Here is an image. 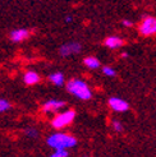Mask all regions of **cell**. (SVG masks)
<instances>
[{"label":"cell","mask_w":156,"mask_h":157,"mask_svg":"<svg viewBox=\"0 0 156 157\" xmlns=\"http://www.w3.org/2000/svg\"><path fill=\"white\" fill-rule=\"evenodd\" d=\"M83 63H84V65L87 67V68H90V69H97L100 67V61L96 58H93V56L86 58Z\"/></svg>","instance_id":"12"},{"label":"cell","mask_w":156,"mask_h":157,"mask_svg":"<svg viewBox=\"0 0 156 157\" xmlns=\"http://www.w3.org/2000/svg\"><path fill=\"white\" fill-rule=\"evenodd\" d=\"M51 156L53 157H67L68 152H67L65 148H59V150H55V152H54Z\"/></svg>","instance_id":"13"},{"label":"cell","mask_w":156,"mask_h":157,"mask_svg":"<svg viewBox=\"0 0 156 157\" xmlns=\"http://www.w3.org/2000/svg\"><path fill=\"white\" fill-rule=\"evenodd\" d=\"M103 73L105 75H107V77H114L115 75V70L113 68H110V67H104L103 68Z\"/></svg>","instance_id":"15"},{"label":"cell","mask_w":156,"mask_h":157,"mask_svg":"<svg viewBox=\"0 0 156 157\" xmlns=\"http://www.w3.org/2000/svg\"><path fill=\"white\" fill-rule=\"evenodd\" d=\"M81 45L77 44V42H71V44H65L60 48V55L61 56H68V55L71 54H77L81 51Z\"/></svg>","instance_id":"6"},{"label":"cell","mask_w":156,"mask_h":157,"mask_svg":"<svg viewBox=\"0 0 156 157\" xmlns=\"http://www.w3.org/2000/svg\"><path fill=\"white\" fill-rule=\"evenodd\" d=\"M49 81L53 82L54 84H57V86H61L64 83V77L61 73L57 72V73H53V74L49 75Z\"/></svg>","instance_id":"11"},{"label":"cell","mask_w":156,"mask_h":157,"mask_svg":"<svg viewBox=\"0 0 156 157\" xmlns=\"http://www.w3.org/2000/svg\"><path fill=\"white\" fill-rule=\"evenodd\" d=\"M139 33L142 36H152L156 35V18L155 17H146L142 19L141 25L138 27Z\"/></svg>","instance_id":"4"},{"label":"cell","mask_w":156,"mask_h":157,"mask_svg":"<svg viewBox=\"0 0 156 157\" xmlns=\"http://www.w3.org/2000/svg\"><path fill=\"white\" fill-rule=\"evenodd\" d=\"M23 79H25V83L28 86L36 84V83L40 82V75H38L36 72H27L25 74V78H23Z\"/></svg>","instance_id":"10"},{"label":"cell","mask_w":156,"mask_h":157,"mask_svg":"<svg viewBox=\"0 0 156 157\" xmlns=\"http://www.w3.org/2000/svg\"><path fill=\"white\" fill-rule=\"evenodd\" d=\"M10 109V104L6 100H0V113L6 111V110Z\"/></svg>","instance_id":"14"},{"label":"cell","mask_w":156,"mask_h":157,"mask_svg":"<svg viewBox=\"0 0 156 157\" xmlns=\"http://www.w3.org/2000/svg\"><path fill=\"white\" fill-rule=\"evenodd\" d=\"M64 106V102L63 101H57V100H51V101H48L45 105H44V111L45 113H53V111H57L58 109L63 107Z\"/></svg>","instance_id":"8"},{"label":"cell","mask_w":156,"mask_h":157,"mask_svg":"<svg viewBox=\"0 0 156 157\" xmlns=\"http://www.w3.org/2000/svg\"><path fill=\"white\" fill-rule=\"evenodd\" d=\"M26 133H27V136H31V137H36V134H37V132L35 129H27Z\"/></svg>","instance_id":"17"},{"label":"cell","mask_w":156,"mask_h":157,"mask_svg":"<svg viewBox=\"0 0 156 157\" xmlns=\"http://www.w3.org/2000/svg\"><path fill=\"white\" fill-rule=\"evenodd\" d=\"M113 128H114V130H115V132H122V130H123L122 124H120L119 121H116V120H114V121H113Z\"/></svg>","instance_id":"16"},{"label":"cell","mask_w":156,"mask_h":157,"mask_svg":"<svg viewBox=\"0 0 156 157\" xmlns=\"http://www.w3.org/2000/svg\"><path fill=\"white\" fill-rule=\"evenodd\" d=\"M123 44H124V41L122 40V38L116 37V36H110V37H107L105 40V45L107 46L109 49H118Z\"/></svg>","instance_id":"9"},{"label":"cell","mask_w":156,"mask_h":157,"mask_svg":"<svg viewBox=\"0 0 156 157\" xmlns=\"http://www.w3.org/2000/svg\"><path fill=\"white\" fill-rule=\"evenodd\" d=\"M109 106H110L114 111H118V113H124L129 109V105L127 101L118 98V97H111L109 100Z\"/></svg>","instance_id":"5"},{"label":"cell","mask_w":156,"mask_h":157,"mask_svg":"<svg viewBox=\"0 0 156 157\" xmlns=\"http://www.w3.org/2000/svg\"><path fill=\"white\" fill-rule=\"evenodd\" d=\"M65 21H67V22H71V21H72V17H71V15H67V17H65Z\"/></svg>","instance_id":"19"},{"label":"cell","mask_w":156,"mask_h":157,"mask_svg":"<svg viewBox=\"0 0 156 157\" xmlns=\"http://www.w3.org/2000/svg\"><path fill=\"white\" fill-rule=\"evenodd\" d=\"M74 116H76V113L73 111V110H68V111H65V113H61V114L57 115L55 117H54L51 124H53L54 128L61 129V128L67 127L68 124H71L74 119Z\"/></svg>","instance_id":"3"},{"label":"cell","mask_w":156,"mask_h":157,"mask_svg":"<svg viewBox=\"0 0 156 157\" xmlns=\"http://www.w3.org/2000/svg\"><path fill=\"white\" fill-rule=\"evenodd\" d=\"M48 144L55 150L59 148H71L77 144V139L72 136L64 134V133H58L48 138Z\"/></svg>","instance_id":"2"},{"label":"cell","mask_w":156,"mask_h":157,"mask_svg":"<svg viewBox=\"0 0 156 157\" xmlns=\"http://www.w3.org/2000/svg\"><path fill=\"white\" fill-rule=\"evenodd\" d=\"M123 25L126 26V27H131L132 26V22L131 21H123Z\"/></svg>","instance_id":"18"},{"label":"cell","mask_w":156,"mask_h":157,"mask_svg":"<svg viewBox=\"0 0 156 157\" xmlns=\"http://www.w3.org/2000/svg\"><path fill=\"white\" fill-rule=\"evenodd\" d=\"M29 32L27 29H14L10 32V40L13 42H22L26 38H28Z\"/></svg>","instance_id":"7"},{"label":"cell","mask_w":156,"mask_h":157,"mask_svg":"<svg viewBox=\"0 0 156 157\" xmlns=\"http://www.w3.org/2000/svg\"><path fill=\"white\" fill-rule=\"evenodd\" d=\"M67 90L69 93H72L76 97H78L80 100H90L92 93L88 88V86L83 81L80 79H72L67 83Z\"/></svg>","instance_id":"1"}]
</instances>
